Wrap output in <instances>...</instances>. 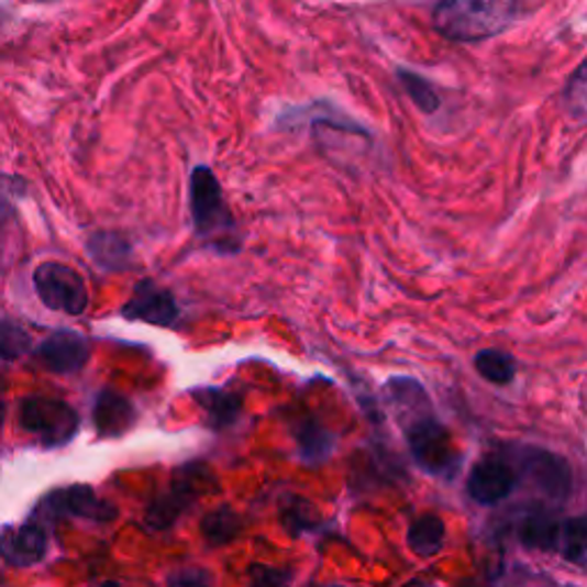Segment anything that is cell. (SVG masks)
<instances>
[{"mask_svg": "<svg viewBox=\"0 0 587 587\" xmlns=\"http://www.w3.org/2000/svg\"><path fill=\"white\" fill-rule=\"evenodd\" d=\"M189 211L193 234L204 251L223 257L242 253V228L223 196L221 181L204 164L196 166L189 177Z\"/></svg>", "mask_w": 587, "mask_h": 587, "instance_id": "6da1fadb", "label": "cell"}, {"mask_svg": "<svg viewBox=\"0 0 587 587\" xmlns=\"http://www.w3.org/2000/svg\"><path fill=\"white\" fill-rule=\"evenodd\" d=\"M517 12L519 0H439L432 23L447 42L475 44L510 29Z\"/></svg>", "mask_w": 587, "mask_h": 587, "instance_id": "7a4b0ae2", "label": "cell"}, {"mask_svg": "<svg viewBox=\"0 0 587 587\" xmlns=\"http://www.w3.org/2000/svg\"><path fill=\"white\" fill-rule=\"evenodd\" d=\"M33 287L40 301L69 317H81L90 306L86 278L63 262H42L33 272Z\"/></svg>", "mask_w": 587, "mask_h": 587, "instance_id": "3957f363", "label": "cell"}, {"mask_svg": "<svg viewBox=\"0 0 587 587\" xmlns=\"http://www.w3.org/2000/svg\"><path fill=\"white\" fill-rule=\"evenodd\" d=\"M19 422L44 445H65L78 430L76 411L53 397H25L19 407Z\"/></svg>", "mask_w": 587, "mask_h": 587, "instance_id": "277c9868", "label": "cell"}, {"mask_svg": "<svg viewBox=\"0 0 587 587\" xmlns=\"http://www.w3.org/2000/svg\"><path fill=\"white\" fill-rule=\"evenodd\" d=\"M409 436L411 455L427 473H447L457 464L459 455L457 447L452 443L450 434L436 418H427L422 422H416L409 430H405Z\"/></svg>", "mask_w": 587, "mask_h": 587, "instance_id": "5b68a950", "label": "cell"}, {"mask_svg": "<svg viewBox=\"0 0 587 587\" xmlns=\"http://www.w3.org/2000/svg\"><path fill=\"white\" fill-rule=\"evenodd\" d=\"M120 314L129 322H145L152 326H175L181 310L175 294L152 278L139 280L131 299L122 306Z\"/></svg>", "mask_w": 587, "mask_h": 587, "instance_id": "8992f818", "label": "cell"}, {"mask_svg": "<svg viewBox=\"0 0 587 587\" xmlns=\"http://www.w3.org/2000/svg\"><path fill=\"white\" fill-rule=\"evenodd\" d=\"M37 358L48 372H56V375H74V372H81L88 365L90 344L81 333L63 329L51 333L37 346Z\"/></svg>", "mask_w": 587, "mask_h": 587, "instance_id": "52a82bcc", "label": "cell"}, {"mask_svg": "<svg viewBox=\"0 0 587 587\" xmlns=\"http://www.w3.org/2000/svg\"><path fill=\"white\" fill-rule=\"evenodd\" d=\"M517 485L514 470L505 462L485 459L479 462L468 475V494L483 505H496L512 494Z\"/></svg>", "mask_w": 587, "mask_h": 587, "instance_id": "ba28073f", "label": "cell"}, {"mask_svg": "<svg viewBox=\"0 0 587 587\" xmlns=\"http://www.w3.org/2000/svg\"><path fill=\"white\" fill-rule=\"evenodd\" d=\"M386 395L388 402L399 420V424L409 430L416 422H422L427 418H434L432 413V402L427 397L424 388L409 377H395L386 384Z\"/></svg>", "mask_w": 587, "mask_h": 587, "instance_id": "9c48e42d", "label": "cell"}, {"mask_svg": "<svg viewBox=\"0 0 587 587\" xmlns=\"http://www.w3.org/2000/svg\"><path fill=\"white\" fill-rule=\"evenodd\" d=\"M525 470L532 483L549 496L565 498L569 494L572 473L563 457L549 455V452H532L525 459Z\"/></svg>", "mask_w": 587, "mask_h": 587, "instance_id": "30bf717a", "label": "cell"}, {"mask_svg": "<svg viewBox=\"0 0 587 587\" xmlns=\"http://www.w3.org/2000/svg\"><path fill=\"white\" fill-rule=\"evenodd\" d=\"M51 502L56 510L65 514H74V517H84V519L111 521L115 517V507L103 502L90 487H84V485L67 487L58 494H53Z\"/></svg>", "mask_w": 587, "mask_h": 587, "instance_id": "8fae6325", "label": "cell"}, {"mask_svg": "<svg viewBox=\"0 0 587 587\" xmlns=\"http://www.w3.org/2000/svg\"><path fill=\"white\" fill-rule=\"evenodd\" d=\"M95 424L99 434L103 436H120L124 434L129 427L136 420V411H133V405L126 397L113 390H103L99 392L97 402H95Z\"/></svg>", "mask_w": 587, "mask_h": 587, "instance_id": "7c38bea8", "label": "cell"}, {"mask_svg": "<svg viewBox=\"0 0 587 587\" xmlns=\"http://www.w3.org/2000/svg\"><path fill=\"white\" fill-rule=\"evenodd\" d=\"M88 255L101 272H124L131 262V242L120 232L101 230L88 239Z\"/></svg>", "mask_w": 587, "mask_h": 587, "instance_id": "4fadbf2b", "label": "cell"}, {"mask_svg": "<svg viewBox=\"0 0 587 587\" xmlns=\"http://www.w3.org/2000/svg\"><path fill=\"white\" fill-rule=\"evenodd\" d=\"M46 544H48L46 532L40 525L35 523L21 525L16 532L5 538L8 563L14 567H31L44 557Z\"/></svg>", "mask_w": 587, "mask_h": 587, "instance_id": "5bb4252c", "label": "cell"}, {"mask_svg": "<svg viewBox=\"0 0 587 587\" xmlns=\"http://www.w3.org/2000/svg\"><path fill=\"white\" fill-rule=\"evenodd\" d=\"M553 551H557L574 565H585L587 563V517H574V519L560 521Z\"/></svg>", "mask_w": 587, "mask_h": 587, "instance_id": "9a60e30c", "label": "cell"}, {"mask_svg": "<svg viewBox=\"0 0 587 587\" xmlns=\"http://www.w3.org/2000/svg\"><path fill=\"white\" fill-rule=\"evenodd\" d=\"M407 542L418 555H436L445 542V523L434 514H427L409 528Z\"/></svg>", "mask_w": 587, "mask_h": 587, "instance_id": "2e32d148", "label": "cell"}, {"mask_svg": "<svg viewBox=\"0 0 587 587\" xmlns=\"http://www.w3.org/2000/svg\"><path fill=\"white\" fill-rule=\"evenodd\" d=\"M202 535L211 546L230 544L242 532V519L232 507H219L202 519Z\"/></svg>", "mask_w": 587, "mask_h": 587, "instance_id": "e0dca14e", "label": "cell"}, {"mask_svg": "<svg viewBox=\"0 0 587 587\" xmlns=\"http://www.w3.org/2000/svg\"><path fill=\"white\" fill-rule=\"evenodd\" d=\"M397 81L407 92V97L416 103V109L424 115H434L441 109V97L434 86L411 69H397Z\"/></svg>", "mask_w": 587, "mask_h": 587, "instance_id": "ac0fdd59", "label": "cell"}, {"mask_svg": "<svg viewBox=\"0 0 587 587\" xmlns=\"http://www.w3.org/2000/svg\"><path fill=\"white\" fill-rule=\"evenodd\" d=\"M475 369L479 372V377L487 379L489 384L505 386L510 384L517 375L514 358L498 350H485L475 356Z\"/></svg>", "mask_w": 587, "mask_h": 587, "instance_id": "d6986e66", "label": "cell"}, {"mask_svg": "<svg viewBox=\"0 0 587 587\" xmlns=\"http://www.w3.org/2000/svg\"><path fill=\"white\" fill-rule=\"evenodd\" d=\"M557 523L560 521L551 519L549 514H530L519 528V538L530 549L553 551L555 535H557Z\"/></svg>", "mask_w": 587, "mask_h": 587, "instance_id": "ffe728a7", "label": "cell"}, {"mask_svg": "<svg viewBox=\"0 0 587 587\" xmlns=\"http://www.w3.org/2000/svg\"><path fill=\"white\" fill-rule=\"evenodd\" d=\"M299 452L306 462H324L333 450V436L317 422H306L297 432Z\"/></svg>", "mask_w": 587, "mask_h": 587, "instance_id": "44dd1931", "label": "cell"}, {"mask_svg": "<svg viewBox=\"0 0 587 587\" xmlns=\"http://www.w3.org/2000/svg\"><path fill=\"white\" fill-rule=\"evenodd\" d=\"M196 399L207 409L209 418L217 424H230L236 418L239 407H242V399H239L236 395L225 392V390H213V388L196 392Z\"/></svg>", "mask_w": 587, "mask_h": 587, "instance_id": "7402d4cb", "label": "cell"}, {"mask_svg": "<svg viewBox=\"0 0 587 587\" xmlns=\"http://www.w3.org/2000/svg\"><path fill=\"white\" fill-rule=\"evenodd\" d=\"M563 99H565V109L572 115V120L587 124V58L569 78Z\"/></svg>", "mask_w": 587, "mask_h": 587, "instance_id": "603a6c76", "label": "cell"}, {"mask_svg": "<svg viewBox=\"0 0 587 587\" xmlns=\"http://www.w3.org/2000/svg\"><path fill=\"white\" fill-rule=\"evenodd\" d=\"M186 498L191 500L193 496L181 487V489H177L175 494L166 496L164 500H158V502L152 507V510H149V514H147V523H149L152 528H166V525H170V523L177 519V514L181 512V502H184Z\"/></svg>", "mask_w": 587, "mask_h": 587, "instance_id": "cb8c5ba5", "label": "cell"}, {"mask_svg": "<svg viewBox=\"0 0 587 587\" xmlns=\"http://www.w3.org/2000/svg\"><path fill=\"white\" fill-rule=\"evenodd\" d=\"M31 350V335L21 326L12 324L10 319L3 322V358L14 361Z\"/></svg>", "mask_w": 587, "mask_h": 587, "instance_id": "d4e9b609", "label": "cell"}, {"mask_svg": "<svg viewBox=\"0 0 587 587\" xmlns=\"http://www.w3.org/2000/svg\"><path fill=\"white\" fill-rule=\"evenodd\" d=\"M312 514H314V510L310 507V502H306L303 498H294L287 510H283L285 523L291 530V535H299V530H303V528H312V523H314Z\"/></svg>", "mask_w": 587, "mask_h": 587, "instance_id": "484cf974", "label": "cell"}, {"mask_svg": "<svg viewBox=\"0 0 587 587\" xmlns=\"http://www.w3.org/2000/svg\"><path fill=\"white\" fill-rule=\"evenodd\" d=\"M291 580L289 569L253 565L251 567V587H287Z\"/></svg>", "mask_w": 587, "mask_h": 587, "instance_id": "4316f807", "label": "cell"}, {"mask_svg": "<svg viewBox=\"0 0 587 587\" xmlns=\"http://www.w3.org/2000/svg\"><path fill=\"white\" fill-rule=\"evenodd\" d=\"M168 587H211V576L204 569H177L168 576Z\"/></svg>", "mask_w": 587, "mask_h": 587, "instance_id": "83f0119b", "label": "cell"}, {"mask_svg": "<svg viewBox=\"0 0 587 587\" xmlns=\"http://www.w3.org/2000/svg\"><path fill=\"white\" fill-rule=\"evenodd\" d=\"M405 587H436L434 583L430 580H422V578H416V580H409Z\"/></svg>", "mask_w": 587, "mask_h": 587, "instance_id": "f1b7e54d", "label": "cell"}, {"mask_svg": "<svg viewBox=\"0 0 587 587\" xmlns=\"http://www.w3.org/2000/svg\"><path fill=\"white\" fill-rule=\"evenodd\" d=\"M101 587H120V585H118V583H115V580H109V583H103V585H101Z\"/></svg>", "mask_w": 587, "mask_h": 587, "instance_id": "f546056e", "label": "cell"}, {"mask_svg": "<svg viewBox=\"0 0 587 587\" xmlns=\"http://www.w3.org/2000/svg\"><path fill=\"white\" fill-rule=\"evenodd\" d=\"M335 587H340V585H335Z\"/></svg>", "mask_w": 587, "mask_h": 587, "instance_id": "4dcf8cb0", "label": "cell"}]
</instances>
